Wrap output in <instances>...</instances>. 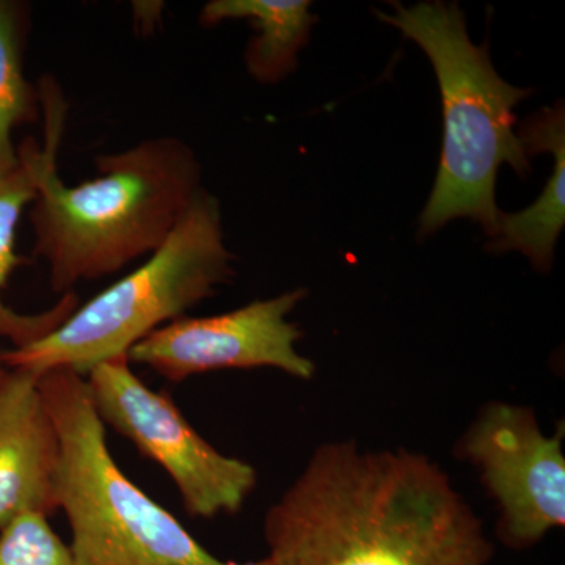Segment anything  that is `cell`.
Instances as JSON below:
<instances>
[{
    "label": "cell",
    "mask_w": 565,
    "mask_h": 565,
    "mask_svg": "<svg viewBox=\"0 0 565 565\" xmlns=\"http://www.w3.org/2000/svg\"><path fill=\"white\" fill-rule=\"evenodd\" d=\"M233 263L223 237L221 203L203 188L169 239L139 269L77 307L43 340L0 352V362L40 375L66 367L87 377L99 364L122 359L145 337L215 296L218 286L233 281Z\"/></svg>",
    "instance_id": "4"
},
{
    "label": "cell",
    "mask_w": 565,
    "mask_h": 565,
    "mask_svg": "<svg viewBox=\"0 0 565 565\" xmlns=\"http://www.w3.org/2000/svg\"><path fill=\"white\" fill-rule=\"evenodd\" d=\"M270 565H487L493 544L449 476L405 449L319 446L269 509Z\"/></svg>",
    "instance_id": "1"
},
{
    "label": "cell",
    "mask_w": 565,
    "mask_h": 565,
    "mask_svg": "<svg viewBox=\"0 0 565 565\" xmlns=\"http://www.w3.org/2000/svg\"><path fill=\"white\" fill-rule=\"evenodd\" d=\"M0 565H77L47 516L22 514L0 531Z\"/></svg>",
    "instance_id": "14"
},
{
    "label": "cell",
    "mask_w": 565,
    "mask_h": 565,
    "mask_svg": "<svg viewBox=\"0 0 565 565\" xmlns=\"http://www.w3.org/2000/svg\"><path fill=\"white\" fill-rule=\"evenodd\" d=\"M62 446L58 509L77 565H270L211 555L166 508L128 478L107 446L87 381L66 367L40 375Z\"/></svg>",
    "instance_id": "5"
},
{
    "label": "cell",
    "mask_w": 565,
    "mask_h": 565,
    "mask_svg": "<svg viewBox=\"0 0 565 565\" xmlns=\"http://www.w3.org/2000/svg\"><path fill=\"white\" fill-rule=\"evenodd\" d=\"M28 24V6L0 0V167L18 162L11 132L39 120L41 109L39 90L24 74Z\"/></svg>",
    "instance_id": "13"
},
{
    "label": "cell",
    "mask_w": 565,
    "mask_h": 565,
    "mask_svg": "<svg viewBox=\"0 0 565 565\" xmlns=\"http://www.w3.org/2000/svg\"><path fill=\"white\" fill-rule=\"evenodd\" d=\"M307 297L305 289L280 294L228 313L167 323L128 352V362L145 364L173 384L221 370L277 367L302 381L315 375V363L297 352L302 338L288 316Z\"/></svg>",
    "instance_id": "8"
},
{
    "label": "cell",
    "mask_w": 565,
    "mask_h": 565,
    "mask_svg": "<svg viewBox=\"0 0 565 565\" xmlns=\"http://www.w3.org/2000/svg\"><path fill=\"white\" fill-rule=\"evenodd\" d=\"M527 158L539 152L555 156L552 177L533 206L515 214L501 211L497 233L487 248L522 252L535 269L548 273L555 258L557 237L565 223V110L563 103L527 118L520 129Z\"/></svg>",
    "instance_id": "10"
},
{
    "label": "cell",
    "mask_w": 565,
    "mask_h": 565,
    "mask_svg": "<svg viewBox=\"0 0 565 565\" xmlns=\"http://www.w3.org/2000/svg\"><path fill=\"white\" fill-rule=\"evenodd\" d=\"M39 95L46 134L29 215L33 255L50 267L52 291L66 294L159 250L202 191V166L185 141L158 137L99 156L95 180L66 185L57 169L66 103L54 81Z\"/></svg>",
    "instance_id": "2"
},
{
    "label": "cell",
    "mask_w": 565,
    "mask_h": 565,
    "mask_svg": "<svg viewBox=\"0 0 565 565\" xmlns=\"http://www.w3.org/2000/svg\"><path fill=\"white\" fill-rule=\"evenodd\" d=\"M7 373H9V367L6 366L2 362H0V384H2L3 379H6Z\"/></svg>",
    "instance_id": "15"
},
{
    "label": "cell",
    "mask_w": 565,
    "mask_h": 565,
    "mask_svg": "<svg viewBox=\"0 0 565 565\" xmlns=\"http://www.w3.org/2000/svg\"><path fill=\"white\" fill-rule=\"evenodd\" d=\"M39 151V141L31 137L18 148L17 163L0 167V337L10 340L13 349L43 340L79 307V299L73 291L63 294L51 310L40 315L18 313L2 299L10 275L24 263L17 253V226L22 211L36 196Z\"/></svg>",
    "instance_id": "11"
},
{
    "label": "cell",
    "mask_w": 565,
    "mask_h": 565,
    "mask_svg": "<svg viewBox=\"0 0 565 565\" xmlns=\"http://www.w3.org/2000/svg\"><path fill=\"white\" fill-rule=\"evenodd\" d=\"M307 0H212L203 7L200 22L206 28L223 21L245 20L255 29L245 51L253 79L277 84L297 68V54L310 39L318 17Z\"/></svg>",
    "instance_id": "12"
},
{
    "label": "cell",
    "mask_w": 565,
    "mask_h": 565,
    "mask_svg": "<svg viewBox=\"0 0 565 565\" xmlns=\"http://www.w3.org/2000/svg\"><path fill=\"white\" fill-rule=\"evenodd\" d=\"M379 20L399 29L429 57L444 103V150L433 195L419 218L423 236L455 218L479 222L494 236L501 211L494 202L498 172L509 163L519 177L530 159L514 132V107L533 93L505 82L490 61L489 47L470 40L456 2L440 0L404 7Z\"/></svg>",
    "instance_id": "3"
},
{
    "label": "cell",
    "mask_w": 565,
    "mask_h": 565,
    "mask_svg": "<svg viewBox=\"0 0 565 565\" xmlns=\"http://www.w3.org/2000/svg\"><path fill=\"white\" fill-rule=\"evenodd\" d=\"M564 430L546 437L531 408L487 405L463 435L459 451L479 468L500 505L498 537L530 548L565 525Z\"/></svg>",
    "instance_id": "7"
},
{
    "label": "cell",
    "mask_w": 565,
    "mask_h": 565,
    "mask_svg": "<svg viewBox=\"0 0 565 565\" xmlns=\"http://www.w3.org/2000/svg\"><path fill=\"white\" fill-rule=\"evenodd\" d=\"M88 393L104 426L128 438L173 479L185 512L200 519L239 512L258 482L250 463L222 455L196 433L167 392H152L128 359L88 373Z\"/></svg>",
    "instance_id": "6"
},
{
    "label": "cell",
    "mask_w": 565,
    "mask_h": 565,
    "mask_svg": "<svg viewBox=\"0 0 565 565\" xmlns=\"http://www.w3.org/2000/svg\"><path fill=\"white\" fill-rule=\"evenodd\" d=\"M40 374L9 367L0 384V531L17 516L58 509L62 446Z\"/></svg>",
    "instance_id": "9"
}]
</instances>
